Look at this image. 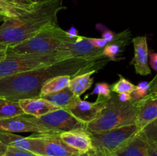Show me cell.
<instances>
[{
    "instance_id": "14",
    "label": "cell",
    "mask_w": 157,
    "mask_h": 156,
    "mask_svg": "<svg viewBox=\"0 0 157 156\" xmlns=\"http://www.w3.org/2000/svg\"><path fill=\"white\" fill-rule=\"evenodd\" d=\"M44 139V156H82L66 145L58 135L40 134Z\"/></svg>"
},
{
    "instance_id": "41",
    "label": "cell",
    "mask_w": 157,
    "mask_h": 156,
    "mask_svg": "<svg viewBox=\"0 0 157 156\" xmlns=\"http://www.w3.org/2000/svg\"><path fill=\"white\" fill-rule=\"evenodd\" d=\"M27 1L30 2H43V1H45V0H27Z\"/></svg>"
},
{
    "instance_id": "10",
    "label": "cell",
    "mask_w": 157,
    "mask_h": 156,
    "mask_svg": "<svg viewBox=\"0 0 157 156\" xmlns=\"http://www.w3.org/2000/svg\"><path fill=\"white\" fill-rule=\"evenodd\" d=\"M103 107L104 104L87 102L81 99L80 96H77L75 100L64 110L78 121L87 125L99 116Z\"/></svg>"
},
{
    "instance_id": "5",
    "label": "cell",
    "mask_w": 157,
    "mask_h": 156,
    "mask_svg": "<svg viewBox=\"0 0 157 156\" xmlns=\"http://www.w3.org/2000/svg\"><path fill=\"white\" fill-rule=\"evenodd\" d=\"M67 58L64 53L58 51L49 54H17L7 50L6 58L0 61V78L45 67Z\"/></svg>"
},
{
    "instance_id": "27",
    "label": "cell",
    "mask_w": 157,
    "mask_h": 156,
    "mask_svg": "<svg viewBox=\"0 0 157 156\" xmlns=\"http://www.w3.org/2000/svg\"><path fill=\"white\" fill-rule=\"evenodd\" d=\"M148 144L157 145V119L140 131Z\"/></svg>"
},
{
    "instance_id": "40",
    "label": "cell",
    "mask_w": 157,
    "mask_h": 156,
    "mask_svg": "<svg viewBox=\"0 0 157 156\" xmlns=\"http://www.w3.org/2000/svg\"><path fill=\"white\" fill-rule=\"evenodd\" d=\"M150 84H151V87H150V90H151L152 88H153V87L157 84V80H153L150 82Z\"/></svg>"
},
{
    "instance_id": "31",
    "label": "cell",
    "mask_w": 157,
    "mask_h": 156,
    "mask_svg": "<svg viewBox=\"0 0 157 156\" xmlns=\"http://www.w3.org/2000/svg\"><path fill=\"white\" fill-rule=\"evenodd\" d=\"M90 41H91L92 44L95 46L96 47L99 49H103L104 47H106L108 42L106 41L105 40L101 38H90Z\"/></svg>"
},
{
    "instance_id": "2",
    "label": "cell",
    "mask_w": 157,
    "mask_h": 156,
    "mask_svg": "<svg viewBox=\"0 0 157 156\" xmlns=\"http://www.w3.org/2000/svg\"><path fill=\"white\" fill-rule=\"evenodd\" d=\"M64 9L62 0H45L37 2L32 9L18 16L6 18L0 25V44L15 45L46 28L56 25L58 14Z\"/></svg>"
},
{
    "instance_id": "28",
    "label": "cell",
    "mask_w": 157,
    "mask_h": 156,
    "mask_svg": "<svg viewBox=\"0 0 157 156\" xmlns=\"http://www.w3.org/2000/svg\"><path fill=\"white\" fill-rule=\"evenodd\" d=\"M150 87H151L150 82L144 81V82L140 83L138 85L135 87L134 90L131 93L132 100H139L147 96L150 93Z\"/></svg>"
},
{
    "instance_id": "13",
    "label": "cell",
    "mask_w": 157,
    "mask_h": 156,
    "mask_svg": "<svg viewBox=\"0 0 157 156\" xmlns=\"http://www.w3.org/2000/svg\"><path fill=\"white\" fill-rule=\"evenodd\" d=\"M0 131L11 133H41L36 124L30 119L29 115L25 114L0 119Z\"/></svg>"
},
{
    "instance_id": "19",
    "label": "cell",
    "mask_w": 157,
    "mask_h": 156,
    "mask_svg": "<svg viewBox=\"0 0 157 156\" xmlns=\"http://www.w3.org/2000/svg\"><path fill=\"white\" fill-rule=\"evenodd\" d=\"M41 97L44 98V99L48 100L52 105L55 106L58 108L64 109L67 106L70 105L77 96H75L69 87H66L59 91L44 95Z\"/></svg>"
},
{
    "instance_id": "17",
    "label": "cell",
    "mask_w": 157,
    "mask_h": 156,
    "mask_svg": "<svg viewBox=\"0 0 157 156\" xmlns=\"http://www.w3.org/2000/svg\"><path fill=\"white\" fill-rule=\"evenodd\" d=\"M147 150L148 143L139 132L125 146L110 156H147Z\"/></svg>"
},
{
    "instance_id": "34",
    "label": "cell",
    "mask_w": 157,
    "mask_h": 156,
    "mask_svg": "<svg viewBox=\"0 0 157 156\" xmlns=\"http://www.w3.org/2000/svg\"><path fill=\"white\" fill-rule=\"evenodd\" d=\"M67 34H68L69 36L71 37L73 39H75V38H78L80 36L79 33H78V31L77 30L76 28L75 27H71L68 31H67Z\"/></svg>"
},
{
    "instance_id": "38",
    "label": "cell",
    "mask_w": 157,
    "mask_h": 156,
    "mask_svg": "<svg viewBox=\"0 0 157 156\" xmlns=\"http://www.w3.org/2000/svg\"><path fill=\"white\" fill-rule=\"evenodd\" d=\"M8 18H9V17L7 15H6L5 13H2V12H0V22H2V21H4Z\"/></svg>"
},
{
    "instance_id": "33",
    "label": "cell",
    "mask_w": 157,
    "mask_h": 156,
    "mask_svg": "<svg viewBox=\"0 0 157 156\" xmlns=\"http://www.w3.org/2000/svg\"><path fill=\"white\" fill-rule=\"evenodd\" d=\"M147 156H157V145L148 144V150H147Z\"/></svg>"
},
{
    "instance_id": "11",
    "label": "cell",
    "mask_w": 157,
    "mask_h": 156,
    "mask_svg": "<svg viewBox=\"0 0 157 156\" xmlns=\"http://www.w3.org/2000/svg\"><path fill=\"white\" fill-rule=\"evenodd\" d=\"M134 47V57L130 62L137 74L147 76L151 73L149 66V49L147 36L135 37L132 40Z\"/></svg>"
},
{
    "instance_id": "7",
    "label": "cell",
    "mask_w": 157,
    "mask_h": 156,
    "mask_svg": "<svg viewBox=\"0 0 157 156\" xmlns=\"http://www.w3.org/2000/svg\"><path fill=\"white\" fill-rule=\"evenodd\" d=\"M29 117L39 128L40 134L59 135L75 129H86L85 124L75 119L64 109L59 108L40 117Z\"/></svg>"
},
{
    "instance_id": "24",
    "label": "cell",
    "mask_w": 157,
    "mask_h": 156,
    "mask_svg": "<svg viewBox=\"0 0 157 156\" xmlns=\"http://www.w3.org/2000/svg\"><path fill=\"white\" fill-rule=\"evenodd\" d=\"M96 28L98 30L101 32L103 39H104L108 43L114 42V41L123 39L130 40V37H131V33L129 30H125L121 33H114L110 31L108 28L103 25L102 24H98L96 25Z\"/></svg>"
},
{
    "instance_id": "29",
    "label": "cell",
    "mask_w": 157,
    "mask_h": 156,
    "mask_svg": "<svg viewBox=\"0 0 157 156\" xmlns=\"http://www.w3.org/2000/svg\"><path fill=\"white\" fill-rule=\"evenodd\" d=\"M3 156H43L32 151H26V150L17 149V148L8 147L6 154Z\"/></svg>"
},
{
    "instance_id": "39",
    "label": "cell",
    "mask_w": 157,
    "mask_h": 156,
    "mask_svg": "<svg viewBox=\"0 0 157 156\" xmlns=\"http://www.w3.org/2000/svg\"><path fill=\"white\" fill-rule=\"evenodd\" d=\"M149 94H152V95H154V96H157V84L153 88H152L151 90H150V93Z\"/></svg>"
},
{
    "instance_id": "18",
    "label": "cell",
    "mask_w": 157,
    "mask_h": 156,
    "mask_svg": "<svg viewBox=\"0 0 157 156\" xmlns=\"http://www.w3.org/2000/svg\"><path fill=\"white\" fill-rule=\"evenodd\" d=\"M95 73H97L96 70H91L71 77L68 87L75 96H81L92 87L94 84L92 75Z\"/></svg>"
},
{
    "instance_id": "6",
    "label": "cell",
    "mask_w": 157,
    "mask_h": 156,
    "mask_svg": "<svg viewBox=\"0 0 157 156\" xmlns=\"http://www.w3.org/2000/svg\"><path fill=\"white\" fill-rule=\"evenodd\" d=\"M136 125L121 127L104 132L90 134L92 148L84 156H110L125 146L140 132Z\"/></svg>"
},
{
    "instance_id": "3",
    "label": "cell",
    "mask_w": 157,
    "mask_h": 156,
    "mask_svg": "<svg viewBox=\"0 0 157 156\" xmlns=\"http://www.w3.org/2000/svg\"><path fill=\"white\" fill-rule=\"evenodd\" d=\"M144 102V98L139 100L121 102L118 99L117 95H112L111 98L104 104L99 116L86 125V130L90 134H97L136 125L137 114Z\"/></svg>"
},
{
    "instance_id": "12",
    "label": "cell",
    "mask_w": 157,
    "mask_h": 156,
    "mask_svg": "<svg viewBox=\"0 0 157 156\" xmlns=\"http://www.w3.org/2000/svg\"><path fill=\"white\" fill-rule=\"evenodd\" d=\"M62 142L75 149L82 156L86 155L92 148L90 134L84 129H75L58 135Z\"/></svg>"
},
{
    "instance_id": "32",
    "label": "cell",
    "mask_w": 157,
    "mask_h": 156,
    "mask_svg": "<svg viewBox=\"0 0 157 156\" xmlns=\"http://www.w3.org/2000/svg\"><path fill=\"white\" fill-rule=\"evenodd\" d=\"M117 95L118 99L121 102H129L132 100V95L130 93H123Z\"/></svg>"
},
{
    "instance_id": "42",
    "label": "cell",
    "mask_w": 157,
    "mask_h": 156,
    "mask_svg": "<svg viewBox=\"0 0 157 156\" xmlns=\"http://www.w3.org/2000/svg\"><path fill=\"white\" fill-rule=\"evenodd\" d=\"M7 48H8V47H7V46L2 45V44H0V50H6V49H7Z\"/></svg>"
},
{
    "instance_id": "22",
    "label": "cell",
    "mask_w": 157,
    "mask_h": 156,
    "mask_svg": "<svg viewBox=\"0 0 157 156\" xmlns=\"http://www.w3.org/2000/svg\"><path fill=\"white\" fill-rule=\"evenodd\" d=\"M2 4L10 12L13 17H16L35 6L37 2H30L27 0H0Z\"/></svg>"
},
{
    "instance_id": "1",
    "label": "cell",
    "mask_w": 157,
    "mask_h": 156,
    "mask_svg": "<svg viewBox=\"0 0 157 156\" xmlns=\"http://www.w3.org/2000/svg\"><path fill=\"white\" fill-rule=\"evenodd\" d=\"M109 61L106 58L99 60L67 58L45 67L0 78V98L13 101L38 98L42 86L51 78L61 75L73 77L91 70L98 72Z\"/></svg>"
},
{
    "instance_id": "21",
    "label": "cell",
    "mask_w": 157,
    "mask_h": 156,
    "mask_svg": "<svg viewBox=\"0 0 157 156\" xmlns=\"http://www.w3.org/2000/svg\"><path fill=\"white\" fill-rule=\"evenodd\" d=\"M18 101L0 98V119L24 115Z\"/></svg>"
},
{
    "instance_id": "26",
    "label": "cell",
    "mask_w": 157,
    "mask_h": 156,
    "mask_svg": "<svg viewBox=\"0 0 157 156\" xmlns=\"http://www.w3.org/2000/svg\"><path fill=\"white\" fill-rule=\"evenodd\" d=\"M119 76L120 79L110 87L111 91L113 93H117V94L123 93H127L131 94L134 90L136 86L132 84L128 80L126 79L125 77H124L122 75L119 74Z\"/></svg>"
},
{
    "instance_id": "4",
    "label": "cell",
    "mask_w": 157,
    "mask_h": 156,
    "mask_svg": "<svg viewBox=\"0 0 157 156\" xmlns=\"http://www.w3.org/2000/svg\"><path fill=\"white\" fill-rule=\"evenodd\" d=\"M73 40L75 39L69 36L67 31L56 24L46 28L26 41L8 47L7 50L17 54H49L58 52L63 42Z\"/></svg>"
},
{
    "instance_id": "23",
    "label": "cell",
    "mask_w": 157,
    "mask_h": 156,
    "mask_svg": "<svg viewBox=\"0 0 157 156\" xmlns=\"http://www.w3.org/2000/svg\"><path fill=\"white\" fill-rule=\"evenodd\" d=\"M129 41L130 40L123 39L114 42L108 43L106 47L103 48V56L106 58H108L110 61L121 60V58H117V56L124 51L126 46L129 44Z\"/></svg>"
},
{
    "instance_id": "36",
    "label": "cell",
    "mask_w": 157,
    "mask_h": 156,
    "mask_svg": "<svg viewBox=\"0 0 157 156\" xmlns=\"http://www.w3.org/2000/svg\"><path fill=\"white\" fill-rule=\"evenodd\" d=\"M8 149V147L6 145L0 142V156H3L6 154V151Z\"/></svg>"
},
{
    "instance_id": "16",
    "label": "cell",
    "mask_w": 157,
    "mask_h": 156,
    "mask_svg": "<svg viewBox=\"0 0 157 156\" xmlns=\"http://www.w3.org/2000/svg\"><path fill=\"white\" fill-rule=\"evenodd\" d=\"M157 119V96L148 94L144 97V102L136 117V125L142 130L147 125Z\"/></svg>"
},
{
    "instance_id": "20",
    "label": "cell",
    "mask_w": 157,
    "mask_h": 156,
    "mask_svg": "<svg viewBox=\"0 0 157 156\" xmlns=\"http://www.w3.org/2000/svg\"><path fill=\"white\" fill-rule=\"evenodd\" d=\"M71 76L68 75H61L51 78L44 83L40 91V97L44 95L55 93L69 87Z\"/></svg>"
},
{
    "instance_id": "37",
    "label": "cell",
    "mask_w": 157,
    "mask_h": 156,
    "mask_svg": "<svg viewBox=\"0 0 157 156\" xmlns=\"http://www.w3.org/2000/svg\"><path fill=\"white\" fill-rule=\"evenodd\" d=\"M6 54H7V49L3 50H0V61H2L6 56Z\"/></svg>"
},
{
    "instance_id": "30",
    "label": "cell",
    "mask_w": 157,
    "mask_h": 156,
    "mask_svg": "<svg viewBox=\"0 0 157 156\" xmlns=\"http://www.w3.org/2000/svg\"><path fill=\"white\" fill-rule=\"evenodd\" d=\"M149 57H150V64L153 70L157 72V53L153 51H150L149 53ZM153 80H157L156 76L153 78Z\"/></svg>"
},
{
    "instance_id": "35",
    "label": "cell",
    "mask_w": 157,
    "mask_h": 156,
    "mask_svg": "<svg viewBox=\"0 0 157 156\" xmlns=\"http://www.w3.org/2000/svg\"><path fill=\"white\" fill-rule=\"evenodd\" d=\"M0 12H2V13H5L6 14V15H7L9 17V18H12V14L10 13V12H9V10H8L7 9H6V7H5L4 6H3L2 4H1V3H0Z\"/></svg>"
},
{
    "instance_id": "9",
    "label": "cell",
    "mask_w": 157,
    "mask_h": 156,
    "mask_svg": "<svg viewBox=\"0 0 157 156\" xmlns=\"http://www.w3.org/2000/svg\"><path fill=\"white\" fill-rule=\"evenodd\" d=\"M0 142L10 148L26 150L44 156V139L40 134H33L29 137L16 133L0 131Z\"/></svg>"
},
{
    "instance_id": "15",
    "label": "cell",
    "mask_w": 157,
    "mask_h": 156,
    "mask_svg": "<svg viewBox=\"0 0 157 156\" xmlns=\"http://www.w3.org/2000/svg\"><path fill=\"white\" fill-rule=\"evenodd\" d=\"M18 102L25 114L33 117H40L59 109L42 97L22 99Z\"/></svg>"
},
{
    "instance_id": "25",
    "label": "cell",
    "mask_w": 157,
    "mask_h": 156,
    "mask_svg": "<svg viewBox=\"0 0 157 156\" xmlns=\"http://www.w3.org/2000/svg\"><path fill=\"white\" fill-rule=\"evenodd\" d=\"M93 94L98 95V98H97L95 102L100 104L105 103L111 98L112 95H113L110 86L105 82L98 83L95 85L94 88L91 93V95Z\"/></svg>"
},
{
    "instance_id": "8",
    "label": "cell",
    "mask_w": 157,
    "mask_h": 156,
    "mask_svg": "<svg viewBox=\"0 0 157 156\" xmlns=\"http://www.w3.org/2000/svg\"><path fill=\"white\" fill-rule=\"evenodd\" d=\"M58 52L64 53L68 58L99 60L105 58L102 54L103 49L95 47L90 38L81 36L71 41H65L61 44Z\"/></svg>"
}]
</instances>
